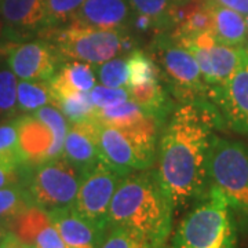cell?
I'll use <instances>...</instances> for the list:
<instances>
[{"mask_svg": "<svg viewBox=\"0 0 248 248\" xmlns=\"http://www.w3.org/2000/svg\"><path fill=\"white\" fill-rule=\"evenodd\" d=\"M1 46L9 68L21 80L50 81L63 63V58L47 39L4 42Z\"/></svg>", "mask_w": 248, "mask_h": 248, "instance_id": "30bf717a", "label": "cell"}, {"mask_svg": "<svg viewBox=\"0 0 248 248\" xmlns=\"http://www.w3.org/2000/svg\"><path fill=\"white\" fill-rule=\"evenodd\" d=\"M0 17L6 42H25L48 29L46 0H1Z\"/></svg>", "mask_w": 248, "mask_h": 248, "instance_id": "8fae6325", "label": "cell"}, {"mask_svg": "<svg viewBox=\"0 0 248 248\" xmlns=\"http://www.w3.org/2000/svg\"><path fill=\"white\" fill-rule=\"evenodd\" d=\"M127 55H117L115 58L104 62L97 66V79L99 84L120 89L127 87L128 83V66H127Z\"/></svg>", "mask_w": 248, "mask_h": 248, "instance_id": "f546056e", "label": "cell"}, {"mask_svg": "<svg viewBox=\"0 0 248 248\" xmlns=\"http://www.w3.org/2000/svg\"><path fill=\"white\" fill-rule=\"evenodd\" d=\"M51 223L48 214L40 207L32 205L18 217L11 225V229L19 239L25 241L29 246H35L36 237L46 226Z\"/></svg>", "mask_w": 248, "mask_h": 248, "instance_id": "4316f807", "label": "cell"}, {"mask_svg": "<svg viewBox=\"0 0 248 248\" xmlns=\"http://www.w3.org/2000/svg\"><path fill=\"white\" fill-rule=\"evenodd\" d=\"M53 105L61 110L65 117L69 120V123L91 119L95 110L90 93H76L68 97L55 99Z\"/></svg>", "mask_w": 248, "mask_h": 248, "instance_id": "f1b7e54d", "label": "cell"}, {"mask_svg": "<svg viewBox=\"0 0 248 248\" xmlns=\"http://www.w3.org/2000/svg\"><path fill=\"white\" fill-rule=\"evenodd\" d=\"M32 115L36 116L40 122H43L53 133L54 143L51 152H50V160L61 157L65 138H66V134L69 130V120L65 117V115L58 108L54 105H46V107L37 109Z\"/></svg>", "mask_w": 248, "mask_h": 248, "instance_id": "484cf974", "label": "cell"}, {"mask_svg": "<svg viewBox=\"0 0 248 248\" xmlns=\"http://www.w3.org/2000/svg\"><path fill=\"white\" fill-rule=\"evenodd\" d=\"M214 24L213 37L215 42L222 45L243 47L247 42V24L246 18L234 10L223 7L214 3Z\"/></svg>", "mask_w": 248, "mask_h": 248, "instance_id": "44dd1931", "label": "cell"}, {"mask_svg": "<svg viewBox=\"0 0 248 248\" xmlns=\"http://www.w3.org/2000/svg\"><path fill=\"white\" fill-rule=\"evenodd\" d=\"M62 157L68 160L81 172L101 160L98 125L94 117L69 123Z\"/></svg>", "mask_w": 248, "mask_h": 248, "instance_id": "9a60e30c", "label": "cell"}, {"mask_svg": "<svg viewBox=\"0 0 248 248\" xmlns=\"http://www.w3.org/2000/svg\"><path fill=\"white\" fill-rule=\"evenodd\" d=\"M18 112L33 113L37 109L53 105V94L48 81H18Z\"/></svg>", "mask_w": 248, "mask_h": 248, "instance_id": "cb8c5ba5", "label": "cell"}, {"mask_svg": "<svg viewBox=\"0 0 248 248\" xmlns=\"http://www.w3.org/2000/svg\"><path fill=\"white\" fill-rule=\"evenodd\" d=\"M97 73L94 66L81 61L63 62L61 68L48 81L53 102L76 93H90L95 86Z\"/></svg>", "mask_w": 248, "mask_h": 248, "instance_id": "ac0fdd59", "label": "cell"}, {"mask_svg": "<svg viewBox=\"0 0 248 248\" xmlns=\"http://www.w3.org/2000/svg\"><path fill=\"white\" fill-rule=\"evenodd\" d=\"M246 24H247V31H248V16L246 17Z\"/></svg>", "mask_w": 248, "mask_h": 248, "instance_id": "ab89813d", "label": "cell"}, {"mask_svg": "<svg viewBox=\"0 0 248 248\" xmlns=\"http://www.w3.org/2000/svg\"><path fill=\"white\" fill-rule=\"evenodd\" d=\"M93 117L108 125L131 128L146 122L151 115L145 112L138 104H135L133 99H128L113 107L95 108Z\"/></svg>", "mask_w": 248, "mask_h": 248, "instance_id": "7402d4cb", "label": "cell"}, {"mask_svg": "<svg viewBox=\"0 0 248 248\" xmlns=\"http://www.w3.org/2000/svg\"><path fill=\"white\" fill-rule=\"evenodd\" d=\"M0 3H1V0H0Z\"/></svg>", "mask_w": 248, "mask_h": 248, "instance_id": "b9f144b4", "label": "cell"}, {"mask_svg": "<svg viewBox=\"0 0 248 248\" xmlns=\"http://www.w3.org/2000/svg\"><path fill=\"white\" fill-rule=\"evenodd\" d=\"M42 37L53 43L63 60L86 62L93 66L135 50L131 32L124 29H95L68 24L47 29Z\"/></svg>", "mask_w": 248, "mask_h": 248, "instance_id": "5b68a950", "label": "cell"}, {"mask_svg": "<svg viewBox=\"0 0 248 248\" xmlns=\"http://www.w3.org/2000/svg\"><path fill=\"white\" fill-rule=\"evenodd\" d=\"M18 140L28 166H36L50 160L54 137L51 130L32 113H24L16 119Z\"/></svg>", "mask_w": 248, "mask_h": 248, "instance_id": "2e32d148", "label": "cell"}, {"mask_svg": "<svg viewBox=\"0 0 248 248\" xmlns=\"http://www.w3.org/2000/svg\"><path fill=\"white\" fill-rule=\"evenodd\" d=\"M213 102L232 130L248 134V54Z\"/></svg>", "mask_w": 248, "mask_h": 248, "instance_id": "7c38bea8", "label": "cell"}, {"mask_svg": "<svg viewBox=\"0 0 248 248\" xmlns=\"http://www.w3.org/2000/svg\"><path fill=\"white\" fill-rule=\"evenodd\" d=\"M127 90L130 93V99L138 104L145 112L156 117L163 125L166 124L169 116L175 108V104L161 78L138 86H130Z\"/></svg>", "mask_w": 248, "mask_h": 248, "instance_id": "ffe728a7", "label": "cell"}, {"mask_svg": "<svg viewBox=\"0 0 248 248\" xmlns=\"http://www.w3.org/2000/svg\"><path fill=\"white\" fill-rule=\"evenodd\" d=\"M210 184L221 190L231 205L237 228L248 232V145L214 137L210 163Z\"/></svg>", "mask_w": 248, "mask_h": 248, "instance_id": "8992f818", "label": "cell"}, {"mask_svg": "<svg viewBox=\"0 0 248 248\" xmlns=\"http://www.w3.org/2000/svg\"><path fill=\"white\" fill-rule=\"evenodd\" d=\"M207 50L213 72V81L210 86V101L213 102L215 95L221 91L222 87L232 78V75L239 68L241 61L248 54V48L222 45L213 39L207 46Z\"/></svg>", "mask_w": 248, "mask_h": 248, "instance_id": "d6986e66", "label": "cell"}, {"mask_svg": "<svg viewBox=\"0 0 248 248\" xmlns=\"http://www.w3.org/2000/svg\"><path fill=\"white\" fill-rule=\"evenodd\" d=\"M215 4L234 10L241 16H248V0H211Z\"/></svg>", "mask_w": 248, "mask_h": 248, "instance_id": "74e56055", "label": "cell"}, {"mask_svg": "<svg viewBox=\"0 0 248 248\" xmlns=\"http://www.w3.org/2000/svg\"><path fill=\"white\" fill-rule=\"evenodd\" d=\"M18 80L10 68H0V117L18 112Z\"/></svg>", "mask_w": 248, "mask_h": 248, "instance_id": "4dcf8cb0", "label": "cell"}, {"mask_svg": "<svg viewBox=\"0 0 248 248\" xmlns=\"http://www.w3.org/2000/svg\"><path fill=\"white\" fill-rule=\"evenodd\" d=\"M99 137V155L112 169L127 175L153 167L157 152V135L164 127L156 117L131 128H120L95 119Z\"/></svg>", "mask_w": 248, "mask_h": 248, "instance_id": "277c9868", "label": "cell"}, {"mask_svg": "<svg viewBox=\"0 0 248 248\" xmlns=\"http://www.w3.org/2000/svg\"><path fill=\"white\" fill-rule=\"evenodd\" d=\"M33 248H66L60 237L57 229L51 223H48L43 231L37 234Z\"/></svg>", "mask_w": 248, "mask_h": 248, "instance_id": "e575fe53", "label": "cell"}, {"mask_svg": "<svg viewBox=\"0 0 248 248\" xmlns=\"http://www.w3.org/2000/svg\"><path fill=\"white\" fill-rule=\"evenodd\" d=\"M90 97L95 108H108L122 104L124 101H128L130 93L124 87L113 89V87L98 84V86H94V89L90 91Z\"/></svg>", "mask_w": 248, "mask_h": 248, "instance_id": "836d02e7", "label": "cell"}, {"mask_svg": "<svg viewBox=\"0 0 248 248\" xmlns=\"http://www.w3.org/2000/svg\"><path fill=\"white\" fill-rule=\"evenodd\" d=\"M124 178L120 171L99 160L83 172L72 208L87 221L108 231L110 204Z\"/></svg>", "mask_w": 248, "mask_h": 248, "instance_id": "9c48e42d", "label": "cell"}, {"mask_svg": "<svg viewBox=\"0 0 248 248\" xmlns=\"http://www.w3.org/2000/svg\"><path fill=\"white\" fill-rule=\"evenodd\" d=\"M7 231V229H6ZM1 232H4V229H0V234H1Z\"/></svg>", "mask_w": 248, "mask_h": 248, "instance_id": "60d3db41", "label": "cell"}, {"mask_svg": "<svg viewBox=\"0 0 248 248\" xmlns=\"http://www.w3.org/2000/svg\"><path fill=\"white\" fill-rule=\"evenodd\" d=\"M225 123L210 99L179 102L161 128L157 172L175 210L202 199L210 189V152L214 130Z\"/></svg>", "mask_w": 248, "mask_h": 248, "instance_id": "6da1fadb", "label": "cell"}, {"mask_svg": "<svg viewBox=\"0 0 248 248\" xmlns=\"http://www.w3.org/2000/svg\"><path fill=\"white\" fill-rule=\"evenodd\" d=\"M27 167H24V169L21 170H11L0 166V189L7 187V186L22 184V181H24V172H25Z\"/></svg>", "mask_w": 248, "mask_h": 248, "instance_id": "d590c367", "label": "cell"}, {"mask_svg": "<svg viewBox=\"0 0 248 248\" xmlns=\"http://www.w3.org/2000/svg\"><path fill=\"white\" fill-rule=\"evenodd\" d=\"M47 214L66 248H99L107 236L108 231L83 218L72 205Z\"/></svg>", "mask_w": 248, "mask_h": 248, "instance_id": "5bb4252c", "label": "cell"}, {"mask_svg": "<svg viewBox=\"0 0 248 248\" xmlns=\"http://www.w3.org/2000/svg\"><path fill=\"white\" fill-rule=\"evenodd\" d=\"M174 204L156 169L127 174L109 210V228L141 236L155 247H166L172 229Z\"/></svg>", "mask_w": 248, "mask_h": 248, "instance_id": "7a4b0ae2", "label": "cell"}, {"mask_svg": "<svg viewBox=\"0 0 248 248\" xmlns=\"http://www.w3.org/2000/svg\"><path fill=\"white\" fill-rule=\"evenodd\" d=\"M1 54H3V46L0 45V55H1Z\"/></svg>", "mask_w": 248, "mask_h": 248, "instance_id": "f35d334b", "label": "cell"}, {"mask_svg": "<svg viewBox=\"0 0 248 248\" xmlns=\"http://www.w3.org/2000/svg\"><path fill=\"white\" fill-rule=\"evenodd\" d=\"M187 0H128L134 13L133 27L141 32L152 31L153 36L170 33L175 11Z\"/></svg>", "mask_w": 248, "mask_h": 248, "instance_id": "e0dca14e", "label": "cell"}, {"mask_svg": "<svg viewBox=\"0 0 248 248\" xmlns=\"http://www.w3.org/2000/svg\"><path fill=\"white\" fill-rule=\"evenodd\" d=\"M149 50L164 86L178 104L210 99V90L195 57L170 33L153 36Z\"/></svg>", "mask_w": 248, "mask_h": 248, "instance_id": "52a82bcc", "label": "cell"}, {"mask_svg": "<svg viewBox=\"0 0 248 248\" xmlns=\"http://www.w3.org/2000/svg\"><path fill=\"white\" fill-rule=\"evenodd\" d=\"M0 248H33L18 237L13 231L1 232L0 234Z\"/></svg>", "mask_w": 248, "mask_h": 248, "instance_id": "8d00e7d4", "label": "cell"}, {"mask_svg": "<svg viewBox=\"0 0 248 248\" xmlns=\"http://www.w3.org/2000/svg\"><path fill=\"white\" fill-rule=\"evenodd\" d=\"M127 66H128V83L130 86H138L142 83L151 81L153 79L161 78L160 69L156 61L151 54L145 53L140 48H135L127 55ZM125 87V89H127Z\"/></svg>", "mask_w": 248, "mask_h": 248, "instance_id": "83f0119b", "label": "cell"}, {"mask_svg": "<svg viewBox=\"0 0 248 248\" xmlns=\"http://www.w3.org/2000/svg\"><path fill=\"white\" fill-rule=\"evenodd\" d=\"M32 205L22 184L0 189V229H11L14 221Z\"/></svg>", "mask_w": 248, "mask_h": 248, "instance_id": "603a6c76", "label": "cell"}, {"mask_svg": "<svg viewBox=\"0 0 248 248\" xmlns=\"http://www.w3.org/2000/svg\"><path fill=\"white\" fill-rule=\"evenodd\" d=\"M99 248H157L148 240L122 228H109ZM166 248V247H163Z\"/></svg>", "mask_w": 248, "mask_h": 248, "instance_id": "d6a6232c", "label": "cell"}, {"mask_svg": "<svg viewBox=\"0 0 248 248\" xmlns=\"http://www.w3.org/2000/svg\"><path fill=\"white\" fill-rule=\"evenodd\" d=\"M0 166L11 170H21L28 166L19 146L16 119L0 124Z\"/></svg>", "mask_w": 248, "mask_h": 248, "instance_id": "d4e9b609", "label": "cell"}, {"mask_svg": "<svg viewBox=\"0 0 248 248\" xmlns=\"http://www.w3.org/2000/svg\"><path fill=\"white\" fill-rule=\"evenodd\" d=\"M133 19L134 13L128 0H86L68 24L95 29L130 31Z\"/></svg>", "mask_w": 248, "mask_h": 248, "instance_id": "4fadbf2b", "label": "cell"}, {"mask_svg": "<svg viewBox=\"0 0 248 248\" xmlns=\"http://www.w3.org/2000/svg\"><path fill=\"white\" fill-rule=\"evenodd\" d=\"M83 172L63 157L47 160L36 166H28L24 172L25 186L33 205L45 211L71 207Z\"/></svg>", "mask_w": 248, "mask_h": 248, "instance_id": "ba28073f", "label": "cell"}, {"mask_svg": "<svg viewBox=\"0 0 248 248\" xmlns=\"http://www.w3.org/2000/svg\"><path fill=\"white\" fill-rule=\"evenodd\" d=\"M237 229L226 197L211 185L179 222L171 248H236Z\"/></svg>", "mask_w": 248, "mask_h": 248, "instance_id": "3957f363", "label": "cell"}, {"mask_svg": "<svg viewBox=\"0 0 248 248\" xmlns=\"http://www.w3.org/2000/svg\"><path fill=\"white\" fill-rule=\"evenodd\" d=\"M84 1L86 0H46L48 29L65 27Z\"/></svg>", "mask_w": 248, "mask_h": 248, "instance_id": "1f68e13d", "label": "cell"}]
</instances>
